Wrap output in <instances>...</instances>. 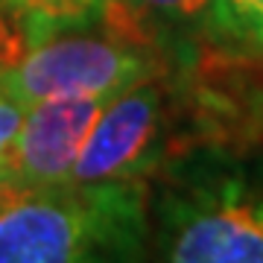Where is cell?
I'll return each mask as SVG.
<instances>
[{
    "label": "cell",
    "instance_id": "6da1fadb",
    "mask_svg": "<svg viewBox=\"0 0 263 263\" xmlns=\"http://www.w3.org/2000/svg\"><path fill=\"white\" fill-rule=\"evenodd\" d=\"M143 237L138 181L21 190L0 211V263L135 257Z\"/></svg>",
    "mask_w": 263,
    "mask_h": 263
},
{
    "label": "cell",
    "instance_id": "7a4b0ae2",
    "mask_svg": "<svg viewBox=\"0 0 263 263\" xmlns=\"http://www.w3.org/2000/svg\"><path fill=\"white\" fill-rule=\"evenodd\" d=\"M158 70L161 59L152 44L97 21L27 47L15 65L0 73V91L32 108L56 97H114L158 76Z\"/></svg>",
    "mask_w": 263,
    "mask_h": 263
},
{
    "label": "cell",
    "instance_id": "3957f363",
    "mask_svg": "<svg viewBox=\"0 0 263 263\" xmlns=\"http://www.w3.org/2000/svg\"><path fill=\"white\" fill-rule=\"evenodd\" d=\"M161 252L176 263H263V187L202 179L161 202Z\"/></svg>",
    "mask_w": 263,
    "mask_h": 263
},
{
    "label": "cell",
    "instance_id": "277c9868",
    "mask_svg": "<svg viewBox=\"0 0 263 263\" xmlns=\"http://www.w3.org/2000/svg\"><path fill=\"white\" fill-rule=\"evenodd\" d=\"M164 129V91L155 76L120 91L97 117L67 184L141 181L161 155Z\"/></svg>",
    "mask_w": 263,
    "mask_h": 263
},
{
    "label": "cell",
    "instance_id": "5b68a950",
    "mask_svg": "<svg viewBox=\"0 0 263 263\" xmlns=\"http://www.w3.org/2000/svg\"><path fill=\"white\" fill-rule=\"evenodd\" d=\"M117 97V94H114ZM111 97H56L27 108L3 179L21 190L67 184L79 152Z\"/></svg>",
    "mask_w": 263,
    "mask_h": 263
},
{
    "label": "cell",
    "instance_id": "8992f818",
    "mask_svg": "<svg viewBox=\"0 0 263 263\" xmlns=\"http://www.w3.org/2000/svg\"><path fill=\"white\" fill-rule=\"evenodd\" d=\"M18 18L27 47L67 29L91 27L111 0H0Z\"/></svg>",
    "mask_w": 263,
    "mask_h": 263
},
{
    "label": "cell",
    "instance_id": "52a82bcc",
    "mask_svg": "<svg viewBox=\"0 0 263 263\" xmlns=\"http://www.w3.org/2000/svg\"><path fill=\"white\" fill-rule=\"evenodd\" d=\"M120 3L155 44L164 35L199 32L216 24V0H120Z\"/></svg>",
    "mask_w": 263,
    "mask_h": 263
},
{
    "label": "cell",
    "instance_id": "ba28073f",
    "mask_svg": "<svg viewBox=\"0 0 263 263\" xmlns=\"http://www.w3.org/2000/svg\"><path fill=\"white\" fill-rule=\"evenodd\" d=\"M216 27L263 47V0H216Z\"/></svg>",
    "mask_w": 263,
    "mask_h": 263
},
{
    "label": "cell",
    "instance_id": "9c48e42d",
    "mask_svg": "<svg viewBox=\"0 0 263 263\" xmlns=\"http://www.w3.org/2000/svg\"><path fill=\"white\" fill-rule=\"evenodd\" d=\"M24 117H27V105H21L15 97L0 91V181H3V170H6V155L18 138Z\"/></svg>",
    "mask_w": 263,
    "mask_h": 263
},
{
    "label": "cell",
    "instance_id": "30bf717a",
    "mask_svg": "<svg viewBox=\"0 0 263 263\" xmlns=\"http://www.w3.org/2000/svg\"><path fill=\"white\" fill-rule=\"evenodd\" d=\"M24 50H27V41H24L18 18L12 15L6 3H0V73L15 65L24 56Z\"/></svg>",
    "mask_w": 263,
    "mask_h": 263
},
{
    "label": "cell",
    "instance_id": "8fae6325",
    "mask_svg": "<svg viewBox=\"0 0 263 263\" xmlns=\"http://www.w3.org/2000/svg\"><path fill=\"white\" fill-rule=\"evenodd\" d=\"M18 193H21V187H15L12 181H6V179L0 181V211L9 205V202H12L15 196H18Z\"/></svg>",
    "mask_w": 263,
    "mask_h": 263
}]
</instances>
